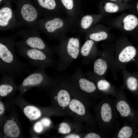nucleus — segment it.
<instances>
[{
  "instance_id": "obj_1",
  "label": "nucleus",
  "mask_w": 138,
  "mask_h": 138,
  "mask_svg": "<svg viewBox=\"0 0 138 138\" xmlns=\"http://www.w3.org/2000/svg\"><path fill=\"white\" fill-rule=\"evenodd\" d=\"M16 35L0 37V73L2 75L14 77L24 73H30L31 68L20 61L15 52Z\"/></svg>"
},
{
  "instance_id": "obj_2",
  "label": "nucleus",
  "mask_w": 138,
  "mask_h": 138,
  "mask_svg": "<svg viewBox=\"0 0 138 138\" xmlns=\"http://www.w3.org/2000/svg\"><path fill=\"white\" fill-rule=\"evenodd\" d=\"M112 97L104 96L97 105L93 106L100 132L107 138L112 137L120 128L119 116Z\"/></svg>"
},
{
  "instance_id": "obj_3",
  "label": "nucleus",
  "mask_w": 138,
  "mask_h": 138,
  "mask_svg": "<svg viewBox=\"0 0 138 138\" xmlns=\"http://www.w3.org/2000/svg\"><path fill=\"white\" fill-rule=\"evenodd\" d=\"M126 40H121L116 46L113 64L114 71L116 75V71L122 70L127 64L132 63L138 57V50Z\"/></svg>"
},
{
  "instance_id": "obj_4",
  "label": "nucleus",
  "mask_w": 138,
  "mask_h": 138,
  "mask_svg": "<svg viewBox=\"0 0 138 138\" xmlns=\"http://www.w3.org/2000/svg\"><path fill=\"white\" fill-rule=\"evenodd\" d=\"M16 47L20 55L26 58L31 65L38 68H44L51 65L53 61L44 52L29 47L16 42Z\"/></svg>"
},
{
  "instance_id": "obj_5",
  "label": "nucleus",
  "mask_w": 138,
  "mask_h": 138,
  "mask_svg": "<svg viewBox=\"0 0 138 138\" xmlns=\"http://www.w3.org/2000/svg\"><path fill=\"white\" fill-rule=\"evenodd\" d=\"M68 27L67 23L61 17L40 19L37 27L48 37L59 39Z\"/></svg>"
},
{
  "instance_id": "obj_6",
  "label": "nucleus",
  "mask_w": 138,
  "mask_h": 138,
  "mask_svg": "<svg viewBox=\"0 0 138 138\" xmlns=\"http://www.w3.org/2000/svg\"><path fill=\"white\" fill-rule=\"evenodd\" d=\"M37 27L24 28L18 31L17 35L22 37L24 40L19 42L29 47L41 50L50 56L52 50L42 39Z\"/></svg>"
},
{
  "instance_id": "obj_7",
  "label": "nucleus",
  "mask_w": 138,
  "mask_h": 138,
  "mask_svg": "<svg viewBox=\"0 0 138 138\" xmlns=\"http://www.w3.org/2000/svg\"><path fill=\"white\" fill-rule=\"evenodd\" d=\"M112 47H107L99 52V57L94 63L93 71L95 76L105 78L109 70L110 69L114 77L117 79L114 70V54Z\"/></svg>"
},
{
  "instance_id": "obj_8",
  "label": "nucleus",
  "mask_w": 138,
  "mask_h": 138,
  "mask_svg": "<svg viewBox=\"0 0 138 138\" xmlns=\"http://www.w3.org/2000/svg\"><path fill=\"white\" fill-rule=\"evenodd\" d=\"M122 86L116 89L113 103L119 117L124 121H133L135 113L127 98Z\"/></svg>"
},
{
  "instance_id": "obj_9",
  "label": "nucleus",
  "mask_w": 138,
  "mask_h": 138,
  "mask_svg": "<svg viewBox=\"0 0 138 138\" xmlns=\"http://www.w3.org/2000/svg\"><path fill=\"white\" fill-rule=\"evenodd\" d=\"M6 5L0 9V30L13 29L21 26L11 7Z\"/></svg>"
},
{
  "instance_id": "obj_10",
  "label": "nucleus",
  "mask_w": 138,
  "mask_h": 138,
  "mask_svg": "<svg viewBox=\"0 0 138 138\" xmlns=\"http://www.w3.org/2000/svg\"><path fill=\"white\" fill-rule=\"evenodd\" d=\"M44 68H39L29 73L22 82L20 88L26 90L27 88L32 86L44 84L49 80Z\"/></svg>"
},
{
  "instance_id": "obj_11",
  "label": "nucleus",
  "mask_w": 138,
  "mask_h": 138,
  "mask_svg": "<svg viewBox=\"0 0 138 138\" xmlns=\"http://www.w3.org/2000/svg\"><path fill=\"white\" fill-rule=\"evenodd\" d=\"M122 70L123 80V86L124 89L133 94H137L138 92V73H131L126 70V67Z\"/></svg>"
},
{
  "instance_id": "obj_12",
  "label": "nucleus",
  "mask_w": 138,
  "mask_h": 138,
  "mask_svg": "<svg viewBox=\"0 0 138 138\" xmlns=\"http://www.w3.org/2000/svg\"><path fill=\"white\" fill-rule=\"evenodd\" d=\"M95 84L99 92L103 96L110 95L113 98L115 96L116 88L104 78L94 76Z\"/></svg>"
},
{
  "instance_id": "obj_13",
  "label": "nucleus",
  "mask_w": 138,
  "mask_h": 138,
  "mask_svg": "<svg viewBox=\"0 0 138 138\" xmlns=\"http://www.w3.org/2000/svg\"><path fill=\"white\" fill-rule=\"evenodd\" d=\"M79 87L81 90L94 97L102 98L104 96L99 94L95 83L84 78H80L78 82Z\"/></svg>"
},
{
  "instance_id": "obj_14",
  "label": "nucleus",
  "mask_w": 138,
  "mask_h": 138,
  "mask_svg": "<svg viewBox=\"0 0 138 138\" xmlns=\"http://www.w3.org/2000/svg\"><path fill=\"white\" fill-rule=\"evenodd\" d=\"M2 76L0 85V95L2 97H5L14 90V77L7 75Z\"/></svg>"
},
{
  "instance_id": "obj_15",
  "label": "nucleus",
  "mask_w": 138,
  "mask_h": 138,
  "mask_svg": "<svg viewBox=\"0 0 138 138\" xmlns=\"http://www.w3.org/2000/svg\"><path fill=\"white\" fill-rule=\"evenodd\" d=\"M80 52L83 56L88 57L91 60L94 59L99 53L95 48L94 41L90 39L85 42L81 48Z\"/></svg>"
},
{
  "instance_id": "obj_16",
  "label": "nucleus",
  "mask_w": 138,
  "mask_h": 138,
  "mask_svg": "<svg viewBox=\"0 0 138 138\" xmlns=\"http://www.w3.org/2000/svg\"><path fill=\"white\" fill-rule=\"evenodd\" d=\"M66 49L68 54L72 58L76 59L79 50V42L77 38L72 37L68 39L66 45Z\"/></svg>"
},
{
  "instance_id": "obj_17",
  "label": "nucleus",
  "mask_w": 138,
  "mask_h": 138,
  "mask_svg": "<svg viewBox=\"0 0 138 138\" xmlns=\"http://www.w3.org/2000/svg\"><path fill=\"white\" fill-rule=\"evenodd\" d=\"M133 128L127 122L125 121L123 124L115 133L112 137L130 138L133 136Z\"/></svg>"
},
{
  "instance_id": "obj_18",
  "label": "nucleus",
  "mask_w": 138,
  "mask_h": 138,
  "mask_svg": "<svg viewBox=\"0 0 138 138\" xmlns=\"http://www.w3.org/2000/svg\"><path fill=\"white\" fill-rule=\"evenodd\" d=\"M5 133L12 138H16L19 135L20 129L16 123L13 120H7L3 128Z\"/></svg>"
},
{
  "instance_id": "obj_19",
  "label": "nucleus",
  "mask_w": 138,
  "mask_h": 138,
  "mask_svg": "<svg viewBox=\"0 0 138 138\" xmlns=\"http://www.w3.org/2000/svg\"><path fill=\"white\" fill-rule=\"evenodd\" d=\"M70 109L73 112L80 116L85 115L87 110L85 106L80 100L76 99H72L68 105Z\"/></svg>"
},
{
  "instance_id": "obj_20",
  "label": "nucleus",
  "mask_w": 138,
  "mask_h": 138,
  "mask_svg": "<svg viewBox=\"0 0 138 138\" xmlns=\"http://www.w3.org/2000/svg\"><path fill=\"white\" fill-rule=\"evenodd\" d=\"M57 102L60 107L64 108L68 106L71 101V97L68 92L64 89L59 90L56 97Z\"/></svg>"
},
{
  "instance_id": "obj_21",
  "label": "nucleus",
  "mask_w": 138,
  "mask_h": 138,
  "mask_svg": "<svg viewBox=\"0 0 138 138\" xmlns=\"http://www.w3.org/2000/svg\"><path fill=\"white\" fill-rule=\"evenodd\" d=\"M123 27L125 30L130 31L134 29L138 24V19L135 15H129L125 16L123 20Z\"/></svg>"
},
{
  "instance_id": "obj_22",
  "label": "nucleus",
  "mask_w": 138,
  "mask_h": 138,
  "mask_svg": "<svg viewBox=\"0 0 138 138\" xmlns=\"http://www.w3.org/2000/svg\"><path fill=\"white\" fill-rule=\"evenodd\" d=\"M24 112L26 116L31 120L38 119L41 114L40 111L36 107L33 106H26L24 109Z\"/></svg>"
},
{
  "instance_id": "obj_23",
  "label": "nucleus",
  "mask_w": 138,
  "mask_h": 138,
  "mask_svg": "<svg viewBox=\"0 0 138 138\" xmlns=\"http://www.w3.org/2000/svg\"><path fill=\"white\" fill-rule=\"evenodd\" d=\"M108 37L107 33L104 31H100L91 33L89 36V39L97 42L106 40Z\"/></svg>"
},
{
  "instance_id": "obj_24",
  "label": "nucleus",
  "mask_w": 138,
  "mask_h": 138,
  "mask_svg": "<svg viewBox=\"0 0 138 138\" xmlns=\"http://www.w3.org/2000/svg\"><path fill=\"white\" fill-rule=\"evenodd\" d=\"M93 21L92 17L87 15L83 16L81 18L80 22L81 28L84 30L89 28L91 25Z\"/></svg>"
},
{
  "instance_id": "obj_25",
  "label": "nucleus",
  "mask_w": 138,
  "mask_h": 138,
  "mask_svg": "<svg viewBox=\"0 0 138 138\" xmlns=\"http://www.w3.org/2000/svg\"><path fill=\"white\" fill-rule=\"evenodd\" d=\"M61 1L67 10V13L70 16H74L75 14L73 10L74 5L73 0H61Z\"/></svg>"
},
{
  "instance_id": "obj_26",
  "label": "nucleus",
  "mask_w": 138,
  "mask_h": 138,
  "mask_svg": "<svg viewBox=\"0 0 138 138\" xmlns=\"http://www.w3.org/2000/svg\"><path fill=\"white\" fill-rule=\"evenodd\" d=\"M105 10L109 13L117 12L119 10L118 6L116 4L111 2L107 3L104 6Z\"/></svg>"
},
{
  "instance_id": "obj_27",
  "label": "nucleus",
  "mask_w": 138,
  "mask_h": 138,
  "mask_svg": "<svg viewBox=\"0 0 138 138\" xmlns=\"http://www.w3.org/2000/svg\"><path fill=\"white\" fill-rule=\"evenodd\" d=\"M71 130L69 125L65 123H61L59 129V132L62 134L68 133L70 132Z\"/></svg>"
},
{
  "instance_id": "obj_28",
  "label": "nucleus",
  "mask_w": 138,
  "mask_h": 138,
  "mask_svg": "<svg viewBox=\"0 0 138 138\" xmlns=\"http://www.w3.org/2000/svg\"><path fill=\"white\" fill-rule=\"evenodd\" d=\"M84 138H107V137L100 132V133L91 132L88 133L84 137Z\"/></svg>"
},
{
  "instance_id": "obj_29",
  "label": "nucleus",
  "mask_w": 138,
  "mask_h": 138,
  "mask_svg": "<svg viewBox=\"0 0 138 138\" xmlns=\"http://www.w3.org/2000/svg\"><path fill=\"white\" fill-rule=\"evenodd\" d=\"M33 129L34 131L37 133H40L43 130L42 124L41 122L38 121L34 124Z\"/></svg>"
},
{
  "instance_id": "obj_30",
  "label": "nucleus",
  "mask_w": 138,
  "mask_h": 138,
  "mask_svg": "<svg viewBox=\"0 0 138 138\" xmlns=\"http://www.w3.org/2000/svg\"><path fill=\"white\" fill-rule=\"evenodd\" d=\"M42 124L46 127L49 126L50 125L51 122L48 118H44L42 119L41 121Z\"/></svg>"
},
{
  "instance_id": "obj_31",
  "label": "nucleus",
  "mask_w": 138,
  "mask_h": 138,
  "mask_svg": "<svg viewBox=\"0 0 138 138\" xmlns=\"http://www.w3.org/2000/svg\"><path fill=\"white\" fill-rule=\"evenodd\" d=\"M65 138H79L80 136L78 135L72 134L66 136L64 137Z\"/></svg>"
},
{
  "instance_id": "obj_32",
  "label": "nucleus",
  "mask_w": 138,
  "mask_h": 138,
  "mask_svg": "<svg viewBox=\"0 0 138 138\" xmlns=\"http://www.w3.org/2000/svg\"><path fill=\"white\" fill-rule=\"evenodd\" d=\"M5 110V107L4 106L1 101H0V115L2 114L4 112Z\"/></svg>"
},
{
  "instance_id": "obj_33",
  "label": "nucleus",
  "mask_w": 138,
  "mask_h": 138,
  "mask_svg": "<svg viewBox=\"0 0 138 138\" xmlns=\"http://www.w3.org/2000/svg\"><path fill=\"white\" fill-rule=\"evenodd\" d=\"M132 63H134L136 64L138 69V57L134 60Z\"/></svg>"
},
{
  "instance_id": "obj_34",
  "label": "nucleus",
  "mask_w": 138,
  "mask_h": 138,
  "mask_svg": "<svg viewBox=\"0 0 138 138\" xmlns=\"http://www.w3.org/2000/svg\"><path fill=\"white\" fill-rule=\"evenodd\" d=\"M137 8L138 10V4L137 5Z\"/></svg>"
},
{
  "instance_id": "obj_35",
  "label": "nucleus",
  "mask_w": 138,
  "mask_h": 138,
  "mask_svg": "<svg viewBox=\"0 0 138 138\" xmlns=\"http://www.w3.org/2000/svg\"><path fill=\"white\" fill-rule=\"evenodd\" d=\"M111 1H116V0H110Z\"/></svg>"
},
{
  "instance_id": "obj_36",
  "label": "nucleus",
  "mask_w": 138,
  "mask_h": 138,
  "mask_svg": "<svg viewBox=\"0 0 138 138\" xmlns=\"http://www.w3.org/2000/svg\"><path fill=\"white\" fill-rule=\"evenodd\" d=\"M1 1H2V0H0V2H1Z\"/></svg>"
}]
</instances>
